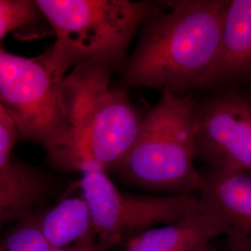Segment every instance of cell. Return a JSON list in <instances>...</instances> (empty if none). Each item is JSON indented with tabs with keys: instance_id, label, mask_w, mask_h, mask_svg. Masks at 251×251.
I'll list each match as a JSON object with an SVG mask.
<instances>
[{
	"instance_id": "cell-1",
	"label": "cell",
	"mask_w": 251,
	"mask_h": 251,
	"mask_svg": "<svg viewBox=\"0 0 251 251\" xmlns=\"http://www.w3.org/2000/svg\"><path fill=\"white\" fill-rule=\"evenodd\" d=\"M229 1L178 0L144 22L121 68L127 87L182 92L199 84L215 61Z\"/></svg>"
},
{
	"instance_id": "cell-2",
	"label": "cell",
	"mask_w": 251,
	"mask_h": 251,
	"mask_svg": "<svg viewBox=\"0 0 251 251\" xmlns=\"http://www.w3.org/2000/svg\"><path fill=\"white\" fill-rule=\"evenodd\" d=\"M115 69L105 64L80 63L63 82L70 132L50 161L65 171H80L95 163L116 171L138 138L143 117L125 90L111 89Z\"/></svg>"
},
{
	"instance_id": "cell-3",
	"label": "cell",
	"mask_w": 251,
	"mask_h": 251,
	"mask_svg": "<svg viewBox=\"0 0 251 251\" xmlns=\"http://www.w3.org/2000/svg\"><path fill=\"white\" fill-rule=\"evenodd\" d=\"M196 105L190 94L163 91L143 117L134 145L116 171L121 181L161 196L199 192Z\"/></svg>"
},
{
	"instance_id": "cell-4",
	"label": "cell",
	"mask_w": 251,
	"mask_h": 251,
	"mask_svg": "<svg viewBox=\"0 0 251 251\" xmlns=\"http://www.w3.org/2000/svg\"><path fill=\"white\" fill-rule=\"evenodd\" d=\"M70 69L54 44L32 58L0 50V104L20 137L43 146L49 157L63 147L70 132L63 91Z\"/></svg>"
},
{
	"instance_id": "cell-5",
	"label": "cell",
	"mask_w": 251,
	"mask_h": 251,
	"mask_svg": "<svg viewBox=\"0 0 251 251\" xmlns=\"http://www.w3.org/2000/svg\"><path fill=\"white\" fill-rule=\"evenodd\" d=\"M72 68L84 63L121 70L136 32L157 8L130 0H36Z\"/></svg>"
},
{
	"instance_id": "cell-6",
	"label": "cell",
	"mask_w": 251,
	"mask_h": 251,
	"mask_svg": "<svg viewBox=\"0 0 251 251\" xmlns=\"http://www.w3.org/2000/svg\"><path fill=\"white\" fill-rule=\"evenodd\" d=\"M81 197L90 211L97 242L108 251L145 231L207 210L195 195H134L120 191L95 163L79 171Z\"/></svg>"
},
{
	"instance_id": "cell-7",
	"label": "cell",
	"mask_w": 251,
	"mask_h": 251,
	"mask_svg": "<svg viewBox=\"0 0 251 251\" xmlns=\"http://www.w3.org/2000/svg\"><path fill=\"white\" fill-rule=\"evenodd\" d=\"M197 157L211 171L251 174V95L218 92L196 105Z\"/></svg>"
},
{
	"instance_id": "cell-8",
	"label": "cell",
	"mask_w": 251,
	"mask_h": 251,
	"mask_svg": "<svg viewBox=\"0 0 251 251\" xmlns=\"http://www.w3.org/2000/svg\"><path fill=\"white\" fill-rule=\"evenodd\" d=\"M246 82H251V0H230L215 61L199 88Z\"/></svg>"
},
{
	"instance_id": "cell-9",
	"label": "cell",
	"mask_w": 251,
	"mask_h": 251,
	"mask_svg": "<svg viewBox=\"0 0 251 251\" xmlns=\"http://www.w3.org/2000/svg\"><path fill=\"white\" fill-rule=\"evenodd\" d=\"M199 198L215 214L225 235L240 238L251 247V174L207 171L202 173Z\"/></svg>"
},
{
	"instance_id": "cell-10",
	"label": "cell",
	"mask_w": 251,
	"mask_h": 251,
	"mask_svg": "<svg viewBox=\"0 0 251 251\" xmlns=\"http://www.w3.org/2000/svg\"><path fill=\"white\" fill-rule=\"evenodd\" d=\"M221 234H225L223 225L207 208L140 233L124 251H204Z\"/></svg>"
},
{
	"instance_id": "cell-11",
	"label": "cell",
	"mask_w": 251,
	"mask_h": 251,
	"mask_svg": "<svg viewBox=\"0 0 251 251\" xmlns=\"http://www.w3.org/2000/svg\"><path fill=\"white\" fill-rule=\"evenodd\" d=\"M45 176L34 168L12 162L0 172V228L10 221L25 218L44 197Z\"/></svg>"
},
{
	"instance_id": "cell-12",
	"label": "cell",
	"mask_w": 251,
	"mask_h": 251,
	"mask_svg": "<svg viewBox=\"0 0 251 251\" xmlns=\"http://www.w3.org/2000/svg\"><path fill=\"white\" fill-rule=\"evenodd\" d=\"M39 229L50 250L68 248L94 234L90 211L82 197L60 201L39 220Z\"/></svg>"
},
{
	"instance_id": "cell-13",
	"label": "cell",
	"mask_w": 251,
	"mask_h": 251,
	"mask_svg": "<svg viewBox=\"0 0 251 251\" xmlns=\"http://www.w3.org/2000/svg\"><path fill=\"white\" fill-rule=\"evenodd\" d=\"M41 14L35 1L0 0V50L2 40L12 31L36 21Z\"/></svg>"
},
{
	"instance_id": "cell-14",
	"label": "cell",
	"mask_w": 251,
	"mask_h": 251,
	"mask_svg": "<svg viewBox=\"0 0 251 251\" xmlns=\"http://www.w3.org/2000/svg\"><path fill=\"white\" fill-rule=\"evenodd\" d=\"M39 229V220L27 219L0 241V251H50Z\"/></svg>"
},
{
	"instance_id": "cell-15",
	"label": "cell",
	"mask_w": 251,
	"mask_h": 251,
	"mask_svg": "<svg viewBox=\"0 0 251 251\" xmlns=\"http://www.w3.org/2000/svg\"><path fill=\"white\" fill-rule=\"evenodd\" d=\"M20 137L14 123L8 119H0V172L12 164L11 152Z\"/></svg>"
},
{
	"instance_id": "cell-16",
	"label": "cell",
	"mask_w": 251,
	"mask_h": 251,
	"mask_svg": "<svg viewBox=\"0 0 251 251\" xmlns=\"http://www.w3.org/2000/svg\"><path fill=\"white\" fill-rule=\"evenodd\" d=\"M50 251H108L104 250L99 243L97 242L95 235L90 234L85 237L80 241L75 243V245L68 248L59 249V250H50Z\"/></svg>"
},
{
	"instance_id": "cell-17",
	"label": "cell",
	"mask_w": 251,
	"mask_h": 251,
	"mask_svg": "<svg viewBox=\"0 0 251 251\" xmlns=\"http://www.w3.org/2000/svg\"><path fill=\"white\" fill-rule=\"evenodd\" d=\"M225 251H251V247L238 237L227 235L225 240Z\"/></svg>"
},
{
	"instance_id": "cell-18",
	"label": "cell",
	"mask_w": 251,
	"mask_h": 251,
	"mask_svg": "<svg viewBox=\"0 0 251 251\" xmlns=\"http://www.w3.org/2000/svg\"><path fill=\"white\" fill-rule=\"evenodd\" d=\"M0 119H8V120H11L10 117L8 116V114L6 113V111L4 110V108L1 106L0 104ZM12 121V120H11Z\"/></svg>"
},
{
	"instance_id": "cell-19",
	"label": "cell",
	"mask_w": 251,
	"mask_h": 251,
	"mask_svg": "<svg viewBox=\"0 0 251 251\" xmlns=\"http://www.w3.org/2000/svg\"><path fill=\"white\" fill-rule=\"evenodd\" d=\"M204 251H216L215 248L212 246V245H210L206 250H205Z\"/></svg>"
}]
</instances>
